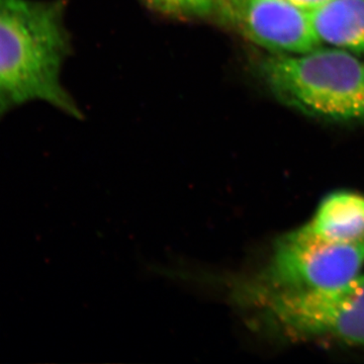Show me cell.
Wrapping results in <instances>:
<instances>
[{
  "mask_svg": "<svg viewBox=\"0 0 364 364\" xmlns=\"http://www.w3.org/2000/svg\"><path fill=\"white\" fill-rule=\"evenodd\" d=\"M363 265L364 240H328L303 226L277 241L257 287L287 291L334 289L356 279Z\"/></svg>",
  "mask_w": 364,
  "mask_h": 364,
  "instance_id": "277c9868",
  "label": "cell"
},
{
  "mask_svg": "<svg viewBox=\"0 0 364 364\" xmlns=\"http://www.w3.org/2000/svg\"><path fill=\"white\" fill-rule=\"evenodd\" d=\"M261 75L273 95L296 111L338 122L364 121V61L353 53L321 47L269 57Z\"/></svg>",
  "mask_w": 364,
  "mask_h": 364,
  "instance_id": "7a4b0ae2",
  "label": "cell"
},
{
  "mask_svg": "<svg viewBox=\"0 0 364 364\" xmlns=\"http://www.w3.org/2000/svg\"><path fill=\"white\" fill-rule=\"evenodd\" d=\"M157 13L177 18H202L215 11L213 0H142Z\"/></svg>",
  "mask_w": 364,
  "mask_h": 364,
  "instance_id": "ba28073f",
  "label": "cell"
},
{
  "mask_svg": "<svg viewBox=\"0 0 364 364\" xmlns=\"http://www.w3.org/2000/svg\"><path fill=\"white\" fill-rule=\"evenodd\" d=\"M254 291L268 321L291 338L364 346V274L334 289Z\"/></svg>",
  "mask_w": 364,
  "mask_h": 364,
  "instance_id": "3957f363",
  "label": "cell"
},
{
  "mask_svg": "<svg viewBox=\"0 0 364 364\" xmlns=\"http://www.w3.org/2000/svg\"><path fill=\"white\" fill-rule=\"evenodd\" d=\"M238 26L256 44L282 55L322 47L310 11L287 0H244Z\"/></svg>",
  "mask_w": 364,
  "mask_h": 364,
  "instance_id": "5b68a950",
  "label": "cell"
},
{
  "mask_svg": "<svg viewBox=\"0 0 364 364\" xmlns=\"http://www.w3.org/2000/svg\"><path fill=\"white\" fill-rule=\"evenodd\" d=\"M304 227L328 240L363 241L364 196L349 191L326 196Z\"/></svg>",
  "mask_w": 364,
  "mask_h": 364,
  "instance_id": "52a82bcc",
  "label": "cell"
},
{
  "mask_svg": "<svg viewBox=\"0 0 364 364\" xmlns=\"http://www.w3.org/2000/svg\"><path fill=\"white\" fill-rule=\"evenodd\" d=\"M311 18L322 45L364 55V0H330Z\"/></svg>",
  "mask_w": 364,
  "mask_h": 364,
  "instance_id": "8992f818",
  "label": "cell"
},
{
  "mask_svg": "<svg viewBox=\"0 0 364 364\" xmlns=\"http://www.w3.org/2000/svg\"><path fill=\"white\" fill-rule=\"evenodd\" d=\"M287 1L291 2L294 6L301 7V9L311 13L318 7L324 6L330 0H287Z\"/></svg>",
  "mask_w": 364,
  "mask_h": 364,
  "instance_id": "30bf717a",
  "label": "cell"
},
{
  "mask_svg": "<svg viewBox=\"0 0 364 364\" xmlns=\"http://www.w3.org/2000/svg\"><path fill=\"white\" fill-rule=\"evenodd\" d=\"M69 53L62 0H0V119L33 102L80 117L61 81Z\"/></svg>",
  "mask_w": 364,
  "mask_h": 364,
  "instance_id": "6da1fadb",
  "label": "cell"
},
{
  "mask_svg": "<svg viewBox=\"0 0 364 364\" xmlns=\"http://www.w3.org/2000/svg\"><path fill=\"white\" fill-rule=\"evenodd\" d=\"M215 11L223 20L238 25L244 0H213Z\"/></svg>",
  "mask_w": 364,
  "mask_h": 364,
  "instance_id": "9c48e42d",
  "label": "cell"
}]
</instances>
